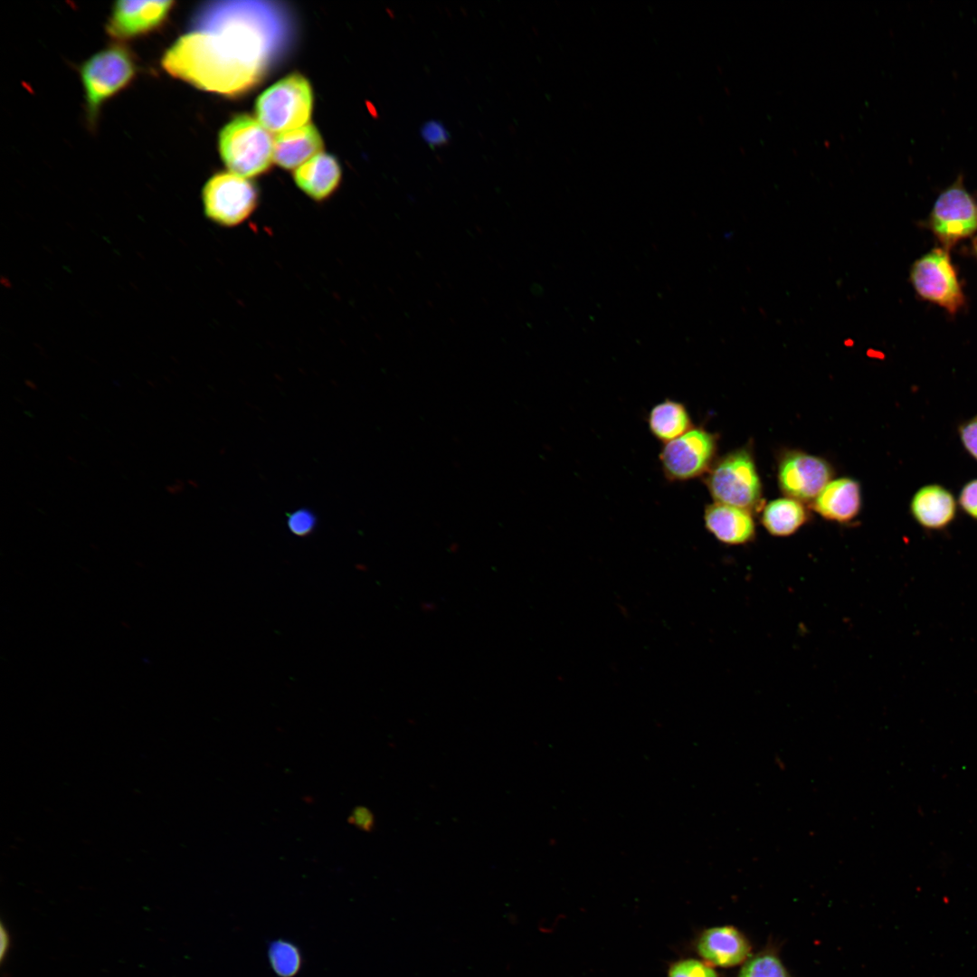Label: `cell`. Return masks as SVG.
<instances>
[{"label": "cell", "instance_id": "cell-1", "mask_svg": "<svg viewBox=\"0 0 977 977\" xmlns=\"http://www.w3.org/2000/svg\"><path fill=\"white\" fill-rule=\"evenodd\" d=\"M161 64L171 76L211 92L238 95L252 88L264 68L241 57L218 33L199 28L180 36Z\"/></svg>", "mask_w": 977, "mask_h": 977}, {"label": "cell", "instance_id": "cell-2", "mask_svg": "<svg viewBox=\"0 0 977 977\" xmlns=\"http://www.w3.org/2000/svg\"><path fill=\"white\" fill-rule=\"evenodd\" d=\"M219 150L231 173L249 178L270 166L274 160V138L258 119L242 115L221 130Z\"/></svg>", "mask_w": 977, "mask_h": 977}, {"label": "cell", "instance_id": "cell-3", "mask_svg": "<svg viewBox=\"0 0 977 977\" xmlns=\"http://www.w3.org/2000/svg\"><path fill=\"white\" fill-rule=\"evenodd\" d=\"M137 72L133 53L121 44L107 47L81 64L80 74L90 125H94L102 105L127 88Z\"/></svg>", "mask_w": 977, "mask_h": 977}, {"label": "cell", "instance_id": "cell-4", "mask_svg": "<svg viewBox=\"0 0 977 977\" xmlns=\"http://www.w3.org/2000/svg\"><path fill=\"white\" fill-rule=\"evenodd\" d=\"M312 103L308 81L293 73L270 86L258 98L255 113L267 130L278 135L308 125Z\"/></svg>", "mask_w": 977, "mask_h": 977}, {"label": "cell", "instance_id": "cell-5", "mask_svg": "<svg viewBox=\"0 0 977 977\" xmlns=\"http://www.w3.org/2000/svg\"><path fill=\"white\" fill-rule=\"evenodd\" d=\"M704 481L716 502L750 512L760 505V478L752 456L745 450L732 451L719 459Z\"/></svg>", "mask_w": 977, "mask_h": 977}, {"label": "cell", "instance_id": "cell-6", "mask_svg": "<svg viewBox=\"0 0 977 977\" xmlns=\"http://www.w3.org/2000/svg\"><path fill=\"white\" fill-rule=\"evenodd\" d=\"M204 212L213 223L234 227L244 223L258 204V190L247 178L232 173L213 175L202 192Z\"/></svg>", "mask_w": 977, "mask_h": 977}, {"label": "cell", "instance_id": "cell-7", "mask_svg": "<svg viewBox=\"0 0 977 977\" xmlns=\"http://www.w3.org/2000/svg\"><path fill=\"white\" fill-rule=\"evenodd\" d=\"M927 226L943 248L949 250L977 231V204L968 193L963 175L937 196L927 219Z\"/></svg>", "mask_w": 977, "mask_h": 977}, {"label": "cell", "instance_id": "cell-8", "mask_svg": "<svg viewBox=\"0 0 977 977\" xmlns=\"http://www.w3.org/2000/svg\"><path fill=\"white\" fill-rule=\"evenodd\" d=\"M910 280L917 295L955 314L964 304V295L947 250L935 248L916 260Z\"/></svg>", "mask_w": 977, "mask_h": 977}, {"label": "cell", "instance_id": "cell-9", "mask_svg": "<svg viewBox=\"0 0 977 977\" xmlns=\"http://www.w3.org/2000/svg\"><path fill=\"white\" fill-rule=\"evenodd\" d=\"M716 436L702 427L664 443L659 461L665 478L671 482L688 481L702 476L713 466Z\"/></svg>", "mask_w": 977, "mask_h": 977}, {"label": "cell", "instance_id": "cell-10", "mask_svg": "<svg viewBox=\"0 0 977 977\" xmlns=\"http://www.w3.org/2000/svg\"><path fill=\"white\" fill-rule=\"evenodd\" d=\"M831 468L823 459L793 451L781 460L778 480L788 498L798 501L814 500L830 481Z\"/></svg>", "mask_w": 977, "mask_h": 977}, {"label": "cell", "instance_id": "cell-11", "mask_svg": "<svg viewBox=\"0 0 977 977\" xmlns=\"http://www.w3.org/2000/svg\"><path fill=\"white\" fill-rule=\"evenodd\" d=\"M173 1H118L106 30L116 40H129L150 33L166 22Z\"/></svg>", "mask_w": 977, "mask_h": 977}, {"label": "cell", "instance_id": "cell-12", "mask_svg": "<svg viewBox=\"0 0 977 977\" xmlns=\"http://www.w3.org/2000/svg\"><path fill=\"white\" fill-rule=\"evenodd\" d=\"M704 523L717 541L728 545L748 543L755 534L750 511L720 502L715 501L706 507Z\"/></svg>", "mask_w": 977, "mask_h": 977}, {"label": "cell", "instance_id": "cell-13", "mask_svg": "<svg viewBox=\"0 0 977 977\" xmlns=\"http://www.w3.org/2000/svg\"><path fill=\"white\" fill-rule=\"evenodd\" d=\"M957 503L953 493L939 484L921 487L910 501L913 518L928 530H941L955 518Z\"/></svg>", "mask_w": 977, "mask_h": 977}, {"label": "cell", "instance_id": "cell-14", "mask_svg": "<svg viewBox=\"0 0 977 977\" xmlns=\"http://www.w3.org/2000/svg\"><path fill=\"white\" fill-rule=\"evenodd\" d=\"M697 951L708 963L729 967L745 960L750 953V945L734 927L720 926L707 929L702 934Z\"/></svg>", "mask_w": 977, "mask_h": 977}, {"label": "cell", "instance_id": "cell-15", "mask_svg": "<svg viewBox=\"0 0 977 977\" xmlns=\"http://www.w3.org/2000/svg\"><path fill=\"white\" fill-rule=\"evenodd\" d=\"M861 505L859 485L849 478L830 480L813 500V508L826 519L848 522Z\"/></svg>", "mask_w": 977, "mask_h": 977}, {"label": "cell", "instance_id": "cell-16", "mask_svg": "<svg viewBox=\"0 0 977 977\" xmlns=\"http://www.w3.org/2000/svg\"><path fill=\"white\" fill-rule=\"evenodd\" d=\"M341 179V168L330 155L319 153L295 170L294 181L307 195L316 201L330 196Z\"/></svg>", "mask_w": 977, "mask_h": 977}, {"label": "cell", "instance_id": "cell-17", "mask_svg": "<svg viewBox=\"0 0 977 977\" xmlns=\"http://www.w3.org/2000/svg\"><path fill=\"white\" fill-rule=\"evenodd\" d=\"M323 141L318 129L308 124L278 134L274 138V161L283 168H298L321 153Z\"/></svg>", "mask_w": 977, "mask_h": 977}, {"label": "cell", "instance_id": "cell-18", "mask_svg": "<svg viewBox=\"0 0 977 977\" xmlns=\"http://www.w3.org/2000/svg\"><path fill=\"white\" fill-rule=\"evenodd\" d=\"M647 422L650 433L663 443L677 439L693 427L687 406L669 398L651 408Z\"/></svg>", "mask_w": 977, "mask_h": 977}, {"label": "cell", "instance_id": "cell-19", "mask_svg": "<svg viewBox=\"0 0 977 977\" xmlns=\"http://www.w3.org/2000/svg\"><path fill=\"white\" fill-rule=\"evenodd\" d=\"M807 520V513L801 503L791 498H778L768 503L762 514L765 529L775 536L794 534Z\"/></svg>", "mask_w": 977, "mask_h": 977}, {"label": "cell", "instance_id": "cell-20", "mask_svg": "<svg viewBox=\"0 0 977 977\" xmlns=\"http://www.w3.org/2000/svg\"><path fill=\"white\" fill-rule=\"evenodd\" d=\"M269 964L277 977H295L303 966V955L299 947L284 938L274 939L268 944Z\"/></svg>", "mask_w": 977, "mask_h": 977}, {"label": "cell", "instance_id": "cell-21", "mask_svg": "<svg viewBox=\"0 0 977 977\" xmlns=\"http://www.w3.org/2000/svg\"><path fill=\"white\" fill-rule=\"evenodd\" d=\"M739 977H789V975L776 956L765 953L749 960L742 968Z\"/></svg>", "mask_w": 977, "mask_h": 977}, {"label": "cell", "instance_id": "cell-22", "mask_svg": "<svg viewBox=\"0 0 977 977\" xmlns=\"http://www.w3.org/2000/svg\"><path fill=\"white\" fill-rule=\"evenodd\" d=\"M669 977H716V973L708 964L688 959L675 963L670 968Z\"/></svg>", "mask_w": 977, "mask_h": 977}, {"label": "cell", "instance_id": "cell-23", "mask_svg": "<svg viewBox=\"0 0 977 977\" xmlns=\"http://www.w3.org/2000/svg\"><path fill=\"white\" fill-rule=\"evenodd\" d=\"M958 435L964 450L977 462V414L959 424Z\"/></svg>", "mask_w": 977, "mask_h": 977}, {"label": "cell", "instance_id": "cell-24", "mask_svg": "<svg viewBox=\"0 0 977 977\" xmlns=\"http://www.w3.org/2000/svg\"><path fill=\"white\" fill-rule=\"evenodd\" d=\"M316 525L315 516L307 509H299L291 513L288 518L289 530L299 536L311 533Z\"/></svg>", "mask_w": 977, "mask_h": 977}, {"label": "cell", "instance_id": "cell-25", "mask_svg": "<svg viewBox=\"0 0 977 977\" xmlns=\"http://www.w3.org/2000/svg\"><path fill=\"white\" fill-rule=\"evenodd\" d=\"M421 136L432 147L446 145L450 139V134L442 123L436 120L425 122L421 128Z\"/></svg>", "mask_w": 977, "mask_h": 977}, {"label": "cell", "instance_id": "cell-26", "mask_svg": "<svg viewBox=\"0 0 977 977\" xmlns=\"http://www.w3.org/2000/svg\"><path fill=\"white\" fill-rule=\"evenodd\" d=\"M958 503L965 514L977 520V479L964 484L960 491Z\"/></svg>", "mask_w": 977, "mask_h": 977}, {"label": "cell", "instance_id": "cell-27", "mask_svg": "<svg viewBox=\"0 0 977 977\" xmlns=\"http://www.w3.org/2000/svg\"><path fill=\"white\" fill-rule=\"evenodd\" d=\"M347 821L365 832H371L375 824L374 813L365 806L356 807L349 815Z\"/></svg>", "mask_w": 977, "mask_h": 977}, {"label": "cell", "instance_id": "cell-28", "mask_svg": "<svg viewBox=\"0 0 977 977\" xmlns=\"http://www.w3.org/2000/svg\"><path fill=\"white\" fill-rule=\"evenodd\" d=\"M10 946H11L10 934H9L7 928L5 927V925H4V923H1V925H0V961H1L2 963H4L7 953L9 952Z\"/></svg>", "mask_w": 977, "mask_h": 977}, {"label": "cell", "instance_id": "cell-29", "mask_svg": "<svg viewBox=\"0 0 977 977\" xmlns=\"http://www.w3.org/2000/svg\"><path fill=\"white\" fill-rule=\"evenodd\" d=\"M972 246L973 252L977 256V234L973 237Z\"/></svg>", "mask_w": 977, "mask_h": 977}]
</instances>
